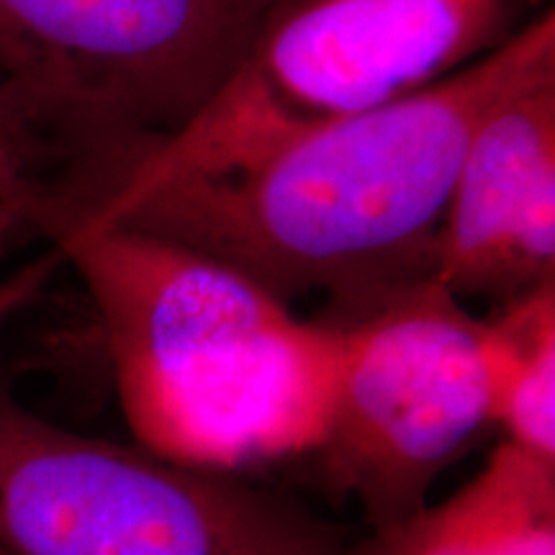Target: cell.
<instances>
[{
	"instance_id": "6da1fadb",
	"label": "cell",
	"mask_w": 555,
	"mask_h": 555,
	"mask_svg": "<svg viewBox=\"0 0 555 555\" xmlns=\"http://www.w3.org/2000/svg\"><path fill=\"white\" fill-rule=\"evenodd\" d=\"M545 75H555L553 9L420 93L307 131L234 170L114 193L65 229L124 224L178 242L288 307L307 296L339 307L433 278L470 137L491 108Z\"/></svg>"
},
{
	"instance_id": "7a4b0ae2",
	"label": "cell",
	"mask_w": 555,
	"mask_h": 555,
	"mask_svg": "<svg viewBox=\"0 0 555 555\" xmlns=\"http://www.w3.org/2000/svg\"><path fill=\"white\" fill-rule=\"evenodd\" d=\"M99 314L137 446L240 476L314 455L327 435L339 335L240 270L124 224H73L52 242Z\"/></svg>"
},
{
	"instance_id": "3957f363",
	"label": "cell",
	"mask_w": 555,
	"mask_h": 555,
	"mask_svg": "<svg viewBox=\"0 0 555 555\" xmlns=\"http://www.w3.org/2000/svg\"><path fill=\"white\" fill-rule=\"evenodd\" d=\"M512 0H286L183 127L131 152L90 206L165 180L217 176L291 139L420 93L509 37Z\"/></svg>"
},
{
	"instance_id": "277c9868",
	"label": "cell",
	"mask_w": 555,
	"mask_h": 555,
	"mask_svg": "<svg viewBox=\"0 0 555 555\" xmlns=\"http://www.w3.org/2000/svg\"><path fill=\"white\" fill-rule=\"evenodd\" d=\"M0 555H347L335 527L234 474L80 435L0 384Z\"/></svg>"
},
{
	"instance_id": "5b68a950",
	"label": "cell",
	"mask_w": 555,
	"mask_h": 555,
	"mask_svg": "<svg viewBox=\"0 0 555 555\" xmlns=\"http://www.w3.org/2000/svg\"><path fill=\"white\" fill-rule=\"evenodd\" d=\"M339 335L327 435L314 455L332 494L380 530L429 504L437 478L491 429L481 330L435 278L324 307Z\"/></svg>"
},
{
	"instance_id": "8992f818",
	"label": "cell",
	"mask_w": 555,
	"mask_h": 555,
	"mask_svg": "<svg viewBox=\"0 0 555 555\" xmlns=\"http://www.w3.org/2000/svg\"><path fill=\"white\" fill-rule=\"evenodd\" d=\"M266 11L262 0H0V75L88 176L183 127Z\"/></svg>"
},
{
	"instance_id": "52a82bcc",
	"label": "cell",
	"mask_w": 555,
	"mask_h": 555,
	"mask_svg": "<svg viewBox=\"0 0 555 555\" xmlns=\"http://www.w3.org/2000/svg\"><path fill=\"white\" fill-rule=\"evenodd\" d=\"M433 278L461 301L502 304L555 283V75L478 124L442 214Z\"/></svg>"
},
{
	"instance_id": "ba28073f",
	"label": "cell",
	"mask_w": 555,
	"mask_h": 555,
	"mask_svg": "<svg viewBox=\"0 0 555 555\" xmlns=\"http://www.w3.org/2000/svg\"><path fill=\"white\" fill-rule=\"evenodd\" d=\"M481 350L491 425L512 446L555 463V283L483 319Z\"/></svg>"
},
{
	"instance_id": "9c48e42d",
	"label": "cell",
	"mask_w": 555,
	"mask_h": 555,
	"mask_svg": "<svg viewBox=\"0 0 555 555\" xmlns=\"http://www.w3.org/2000/svg\"><path fill=\"white\" fill-rule=\"evenodd\" d=\"M75 159L37 103L0 75V204L18 208L31 232H52Z\"/></svg>"
},
{
	"instance_id": "30bf717a",
	"label": "cell",
	"mask_w": 555,
	"mask_h": 555,
	"mask_svg": "<svg viewBox=\"0 0 555 555\" xmlns=\"http://www.w3.org/2000/svg\"><path fill=\"white\" fill-rule=\"evenodd\" d=\"M476 476L491 555H555V463L502 440Z\"/></svg>"
},
{
	"instance_id": "8fae6325",
	"label": "cell",
	"mask_w": 555,
	"mask_h": 555,
	"mask_svg": "<svg viewBox=\"0 0 555 555\" xmlns=\"http://www.w3.org/2000/svg\"><path fill=\"white\" fill-rule=\"evenodd\" d=\"M347 555H491L489 509L478 476L442 502L371 530Z\"/></svg>"
},
{
	"instance_id": "7c38bea8",
	"label": "cell",
	"mask_w": 555,
	"mask_h": 555,
	"mask_svg": "<svg viewBox=\"0 0 555 555\" xmlns=\"http://www.w3.org/2000/svg\"><path fill=\"white\" fill-rule=\"evenodd\" d=\"M24 232H31L24 214L9 204H0V255H3L11 242L21 237Z\"/></svg>"
}]
</instances>
